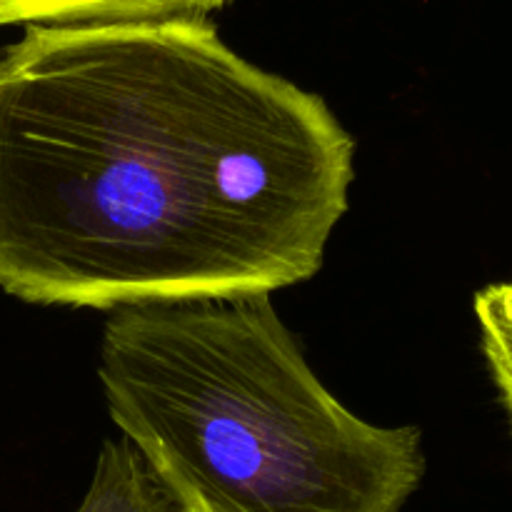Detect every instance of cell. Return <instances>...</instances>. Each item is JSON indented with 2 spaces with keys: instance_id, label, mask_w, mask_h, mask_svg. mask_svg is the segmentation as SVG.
Masks as SVG:
<instances>
[{
  "instance_id": "6da1fadb",
  "label": "cell",
  "mask_w": 512,
  "mask_h": 512,
  "mask_svg": "<svg viewBox=\"0 0 512 512\" xmlns=\"http://www.w3.org/2000/svg\"><path fill=\"white\" fill-rule=\"evenodd\" d=\"M355 140L210 18L28 25L0 48V288L113 310L323 268Z\"/></svg>"
},
{
  "instance_id": "7a4b0ae2",
  "label": "cell",
  "mask_w": 512,
  "mask_h": 512,
  "mask_svg": "<svg viewBox=\"0 0 512 512\" xmlns=\"http://www.w3.org/2000/svg\"><path fill=\"white\" fill-rule=\"evenodd\" d=\"M98 375L185 512H403L425 478L420 430L350 413L270 295L113 310Z\"/></svg>"
},
{
  "instance_id": "3957f363",
  "label": "cell",
  "mask_w": 512,
  "mask_h": 512,
  "mask_svg": "<svg viewBox=\"0 0 512 512\" xmlns=\"http://www.w3.org/2000/svg\"><path fill=\"white\" fill-rule=\"evenodd\" d=\"M230 3L233 0H0V28L210 18Z\"/></svg>"
},
{
  "instance_id": "277c9868",
  "label": "cell",
  "mask_w": 512,
  "mask_h": 512,
  "mask_svg": "<svg viewBox=\"0 0 512 512\" xmlns=\"http://www.w3.org/2000/svg\"><path fill=\"white\" fill-rule=\"evenodd\" d=\"M75 512H185L125 438L105 440Z\"/></svg>"
},
{
  "instance_id": "5b68a950",
  "label": "cell",
  "mask_w": 512,
  "mask_h": 512,
  "mask_svg": "<svg viewBox=\"0 0 512 512\" xmlns=\"http://www.w3.org/2000/svg\"><path fill=\"white\" fill-rule=\"evenodd\" d=\"M473 310L480 330V350L512 438V280L493 283L475 293Z\"/></svg>"
}]
</instances>
